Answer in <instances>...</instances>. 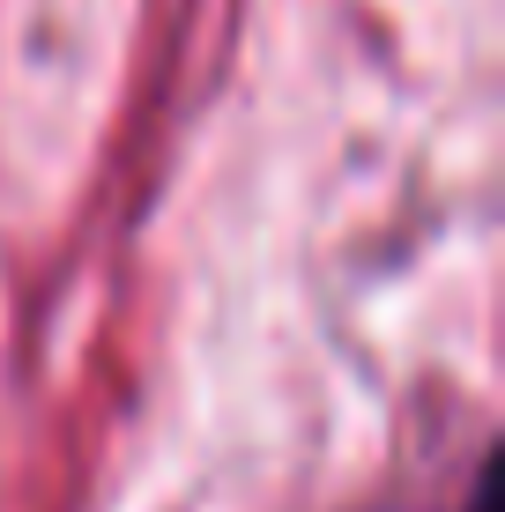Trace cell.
I'll return each mask as SVG.
<instances>
[{"instance_id": "cell-1", "label": "cell", "mask_w": 505, "mask_h": 512, "mask_svg": "<svg viewBox=\"0 0 505 512\" xmlns=\"http://www.w3.org/2000/svg\"><path fill=\"white\" fill-rule=\"evenodd\" d=\"M468 512H491V475L476 483V498H468Z\"/></svg>"}]
</instances>
